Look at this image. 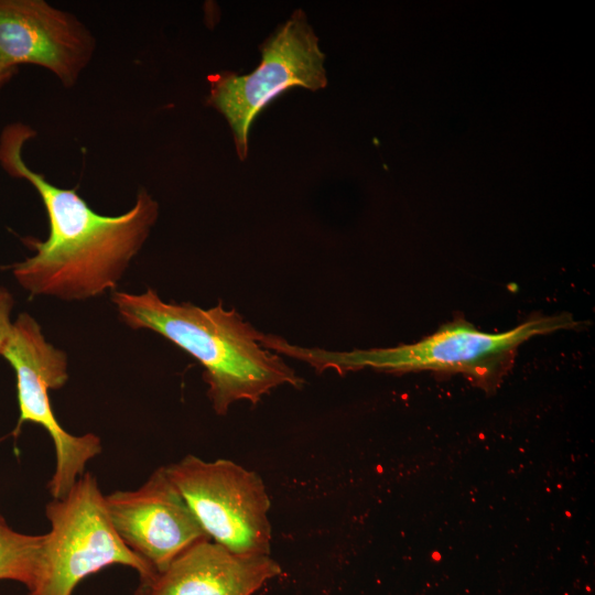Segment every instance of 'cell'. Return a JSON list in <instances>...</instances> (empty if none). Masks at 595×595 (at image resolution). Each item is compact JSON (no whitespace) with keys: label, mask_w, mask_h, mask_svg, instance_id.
I'll list each match as a JSON object with an SVG mask.
<instances>
[{"label":"cell","mask_w":595,"mask_h":595,"mask_svg":"<svg viewBox=\"0 0 595 595\" xmlns=\"http://www.w3.org/2000/svg\"><path fill=\"white\" fill-rule=\"evenodd\" d=\"M95 51L90 31L43 0H0V64H33L73 86Z\"/></svg>","instance_id":"obj_9"},{"label":"cell","mask_w":595,"mask_h":595,"mask_svg":"<svg viewBox=\"0 0 595 595\" xmlns=\"http://www.w3.org/2000/svg\"><path fill=\"white\" fill-rule=\"evenodd\" d=\"M260 51L261 62L252 73L209 77L207 104L227 119L240 160L247 158L250 126L268 104L295 86L317 90L327 85L325 54L303 10L294 11Z\"/></svg>","instance_id":"obj_5"},{"label":"cell","mask_w":595,"mask_h":595,"mask_svg":"<svg viewBox=\"0 0 595 595\" xmlns=\"http://www.w3.org/2000/svg\"><path fill=\"white\" fill-rule=\"evenodd\" d=\"M14 73L15 68H7L0 64V86L8 82Z\"/></svg>","instance_id":"obj_13"},{"label":"cell","mask_w":595,"mask_h":595,"mask_svg":"<svg viewBox=\"0 0 595 595\" xmlns=\"http://www.w3.org/2000/svg\"><path fill=\"white\" fill-rule=\"evenodd\" d=\"M45 513L51 529L28 595H72L84 578L115 564L136 570L140 582L156 574L119 538L93 474L84 473L64 497L47 502Z\"/></svg>","instance_id":"obj_4"},{"label":"cell","mask_w":595,"mask_h":595,"mask_svg":"<svg viewBox=\"0 0 595 595\" xmlns=\"http://www.w3.org/2000/svg\"><path fill=\"white\" fill-rule=\"evenodd\" d=\"M111 301L126 325L153 331L199 361L217 414H226L236 401L256 404L282 385H303L278 354L260 344L263 333L221 303L207 310L166 303L153 289L140 294L116 291Z\"/></svg>","instance_id":"obj_2"},{"label":"cell","mask_w":595,"mask_h":595,"mask_svg":"<svg viewBox=\"0 0 595 595\" xmlns=\"http://www.w3.org/2000/svg\"><path fill=\"white\" fill-rule=\"evenodd\" d=\"M105 502L119 538L155 573L164 571L190 547L209 539L167 476L165 466L155 469L134 490L106 495Z\"/></svg>","instance_id":"obj_8"},{"label":"cell","mask_w":595,"mask_h":595,"mask_svg":"<svg viewBox=\"0 0 595 595\" xmlns=\"http://www.w3.org/2000/svg\"><path fill=\"white\" fill-rule=\"evenodd\" d=\"M14 306V298L10 291L0 286V355L7 346L11 336L13 322L11 312Z\"/></svg>","instance_id":"obj_12"},{"label":"cell","mask_w":595,"mask_h":595,"mask_svg":"<svg viewBox=\"0 0 595 595\" xmlns=\"http://www.w3.org/2000/svg\"><path fill=\"white\" fill-rule=\"evenodd\" d=\"M34 136L29 126L13 123L0 137L1 166L36 190L50 224L46 240L25 239L35 253L14 263L12 273L32 295L80 301L104 294L117 286L145 242L158 219V203L141 190L126 213L97 214L76 190L55 186L26 166L22 149Z\"/></svg>","instance_id":"obj_1"},{"label":"cell","mask_w":595,"mask_h":595,"mask_svg":"<svg viewBox=\"0 0 595 595\" xmlns=\"http://www.w3.org/2000/svg\"><path fill=\"white\" fill-rule=\"evenodd\" d=\"M279 574L280 565L269 555L237 554L208 539L140 582L136 595H252Z\"/></svg>","instance_id":"obj_10"},{"label":"cell","mask_w":595,"mask_h":595,"mask_svg":"<svg viewBox=\"0 0 595 595\" xmlns=\"http://www.w3.org/2000/svg\"><path fill=\"white\" fill-rule=\"evenodd\" d=\"M0 356L11 365L17 378L19 419L12 434L17 437L25 422L39 424L50 434L56 464L47 489L54 499H60L84 474L86 464L102 451L99 436L73 435L54 415L48 391L67 382V355L45 339L34 317L20 313Z\"/></svg>","instance_id":"obj_7"},{"label":"cell","mask_w":595,"mask_h":595,"mask_svg":"<svg viewBox=\"0 0 595 595\" xmlns=\"http://www.w3.org/2000/svg\"><path fill=\"white\" fill-rule=\"evenodd\" d=\"M207 537L241 555H269L270 499L261 478L228 461L187 455L165 466Z\"/></svg>","instance_id":"obj_6"},{"label":"cell","mask_w":595,"mask_h":595,"mask_svg":"<svg viewBox=\"0 0 595 595\" xmlns=\"http://www.w3.org/2000/svg\"><path fill=\"white\" fill-rule=\"evenodd\" d=\"M578 325L581 322L570 314L536 315L515 328L493 334L456 318L414 344L389 348L329 351L292 345L273 334H264L261 344L269 350L307 363L318 372L332 369L345 374L363 368L388 372H458L488 389L497 386L511 367L521 344L537 335Z\"/></svg>","instance_id":"obj_3"},{"label":"cell","mask_w":595,"mask_h":595,"mask_svg":"<svg viewBox=\"0 0 595 595\" xmlns=\"http://www.w3.org/2000/svg\"><path fill=\"white\" fill-rule=\"evenodd\" d=\"M43 545L44 534L15 531L0 516V581H15L29 589L36 577Z\"/></svg>","instance_id":"obj_11"}]
</instances>
